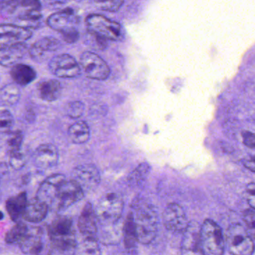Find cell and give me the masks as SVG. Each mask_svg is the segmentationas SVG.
I'll list each match as a JSON object with an SVG mask.
<instances>
[{
	"mask_svg": "<svg viewBox=\"0 0 255 255\" xmlns=\"http://www.w3.org/2000/svg\"><path fill=\"white\" fill-rule=\"evenodd\" d=\"M50 246L60 252H68L77 246L73 220L66 216H57L47 227Z\"/></svg>",
	"mask_w": 255,
	"mask_h": 255,
	"instance_id": "6da1fadb",
	"label": "cell"
},
{
	"mask_svg": "<svg viewBox=\"0 0 255 255\" xmlns=\"http://www.w3.org/2000/svg\"><path fill=\"white\" fill-rule=\"evenodd\" d=\"M138 243L147 245L151 243L158 231V215L156 208L150 204H141L134 216Z\"/></svg>",
	"mask_w": 255,
	"mask_h": 255,
	"instance_id": "7a4b0ae2",
	"label": "cell"
},
{
	"mask_svg": "<svg viewBox=\"0 0 255 255\" xmlns=\"http://www.w3.org/2000/svg\"><path fill=\"white\" fill-rule=\"evenodd\" d=\"M201 254L221 255L225 250V240L220 227L211 219H206L200 228Z\"/></svg>",
	"mask_w": 255,
	"mask_h": 255,
	"instance_id": "3957f363",
	"label": "cell"
},
{
	"mask_svg": "<svg viewBox=\"0 0 255 255\" xmlns=\"http://www.w3.org/2000/svg\"><path fill=\"white\" fill-rule=\"evenodd\" d=\"M88 32L109 41H120L125 38V30L120 23L102 14H91L86 19Z\"/></svg>",
	"mask_w": 255,
	"mask_h": 255,
	"instance_id": "277c9868",
	"label": "cell"
},
{
	"mask_svg": "<svg viewBox=\"0 0 255 255\" xmlns=\"http://www.w3.org/2000/svg\"><path fill=\"white\" fill-rule=\"evenodd\" d=\"M124 201L119 194L107 193L101 197L95 207L98 222L101 225H113L119 222L123 213Z\"/></svg>",
	"mask_w": 255,
	"mask_h": 255,
	"instance_id": "5b68a950",
	"label": "cell"
},
{
	"mask_svg": "<svg viewBox=\"0 0 255 255\" xmlns=\"http://www.w3.org/2000/svg\"><path fill=\"white\" fill-rule=\"evenodd\" d=\"M229 252L235 255H250L254 253L255 244L246 228L234 224L228 228L226 235Z\"/></svg>",
	"mask_w": 255,
	"mask_h": 255,
	"instance_id": "8992f818",
	"label": "cell"
},
{
	"mask_svg": "<svg viewBox=\"0 0 255 255\" xmlns=\"http://www.w3.org/2000/svg\"><path fill=\"white\" fill-rule=\"evenodd\" d=\"M80 64L88 78L103 81L110 77V67L107 62L95 53L86 51L80 56Z\"/></svg>",
	"mask_w": 255,
	"mask_h": 255,
	"instance_id": "52a82bcc",
	"label": "cell"
},
{
	"mask_svg": "<svg viewBox=\"0 0 255 255\" xmlns=\"http://www.w3.org/2000/svg\"><path fill=\"white\" fill-rule=\"evenodd\" d=\"M49 70L58 78H77L82 73L81 65L69 54L53 56L49 62Z\"/></svg>",
	"mask_w": 255,
	"mask_h": 255,
	"instance_id": "ba28073f",
	"label": "cell"
},
{
	"mask_svg": "<svg viewBox=\"0 0 255 255\" xmlns=\"http://www.w3.org/2000/svg\"><path fill=\"white\" fill-rule=\"evenodd\" d=\"M73 180L77 181L85 192L95 190L101 181L99 170L93 164H83L77 165L73 170Z\"/></svg>",
	"mask_w": 255,
	"mask_h": 255,
	"instance_id": "9c48e42d",
	"label": "cell"
},
{
	"mask_svg": "<svg viewBox=\"0 0 255 255\" xmlns=\"http://www.w3.org/2000/svg\"><path fill=\"white\" fill-rule=\"evenodd\" d=\"M85 192L75 180H65L59 188L56 198V208L59 211L66 210L84 198Z\"/></svg>",
	"mask_w": 255,
	"mask_h": 255,
	"instance_id": "30bf717a",
	"label": "cell"
},
{
	"mask_svg": "<svg viewBox=\"0 0 255 255\" xmlns=\"http://www.w3.org/2000/svg\"><path fill=\"white\" fill-rule=\"evenodd\" d=\"M62 44L57 38L53 37H44L35 41L29 49L31 59L37 63H43L53 58L52 55L59 51Z\"/></svg>",
	"mask_w": 255,
	"mask_h": 255,
	"instance_id": "8fae6325",
	"label": "cell"
},
{
	"mask_svg": "<svg viewBox=\"0 0 255 255\" xmlns=\"http://www.w3.org/2000/svg\"><path fill=\"white\" fill-rule=\"evenodd\" d=\"M32 31L19 25L2 23L0 27V49L24 43L32 37Z\"/></svg>",
	"mask_w": 255,
	"mask_h": 255,
	"instance_id": "7c38bea8",
	"label": "cell"
},
{
	"mask_svg": "<svg viewBox=\"0 0 255 255\" xmlns=\"http://www.w3.org/2000/svg\"><path fill=\"white\" fill-rule=\"evenodd\" d=\"M163 222L165 228L172 232H183L189 225L183 207L175 203L168 204L165 207Z\"/></svg>",
	"mask_w": 255,
	"mask_h": 255,
	"instance_id": "4fadbf2b",
	"label": "cell"
},
{
	"mask_svg": "<svg viewBox=\"0 0 255 255\" xmlns=\"http://www.w3.org/2000/svg\"><path fill=\"white\" fill-rule=\"evenodd\" d=\"M66 177L62 174H54L49 176L40 185L36 197L47 203L49 206L56 204L58 192Z\"/></svg>",
	"mask_w": 255,
	"mask_h": 255,
	"instance_id": "5bb4252c",
	"label": "cell"
},
{
	"mask_svg": "<svg viewBox=\"0 0 255 255\" xmlns=\"http://www.w3.org/2000/svg\"><path fill=\"white\" fill-rule=\"evenodd\" d=\"M80 21V17L75 11L72 8H67L49 16L47 23L50 29L60 33L62 31L77 28Z\"/></svg>",
	"mask_w": 255,
	"mask_h": 255,
	"instance_id": "9a60e30c",
	"label": "cell"
},
{
	"mask_svg": "<svg viewBox=\"0 0 255 255\" xmlns=\"http://www.w3.org/2000/svg\"><path fill=\"white\" fill-rule=\"evenodd\" d=\"M59 154L57 147L53 144H43L38 146L33 155L35 166L40 169L53 168L59 162Z\"/></svg>",
	"mask_w": 255,
	"mask_h": 255,
	"instance_id": "2e32d148",
	"label": "cell"
},
{
	"mask_svg": "<svg viewBox=\"0 0 255 255\" xmlns=\"http://www.w3.org/2000/svg\"><path fill=\"white\" fill-rule=\"evenodd\" d=\"M19 247L26 255H38L43 250L42 231L40 228H31L18 243Z\"/></svg>",
	"mask_w": 255,
	"mask_h": 255,
	"instance_id": "e0dca14e",
	"label": "cell"
},
{
	"mask_svg": "<svg viewBox=\"0 0 255 255\" xmlns=\"http://www.w3.org/2000/svg\"><path fill=\"white\" fill-rule=\"evenodd\" d=\"M98 217L90 202L86 203L78 220V228L83 235L95 237L98 233Z\"/></svg>",
	"mask_w": 255,
	"mask_h": 255,
	"instance_id": "ac0fdd59",
	"label": "cell"
},
{
	"mask_svg": "<svg viewBox=\"0 0 255 255\" xmlns=\"http://www.w3.org/2000/svg\"><path fill=\"white\" fill-rule=\"evenodd\" d=\"M48 210V204L35 197L28 201L23 218L27 222L38 223L47 217Z\"/></svg>",
	"mask_w": 255,
	"mask_h": 255,
	"instance_id": "d6986e66",
	"label": "cell"
},
{
	"mask_svg": "<svg viewBox=\"0 0 255 255\" xmlns=\"http://www.w3.org/2000/svg\"><path fill=\"white\" fill-rule=\"evenodd\" d=\"M28 51L25 43L13 44L0 49V64L3 67L12 66L21 60Z\"/></svg>",
	"mask_w": 255,
	"mask_h": 255,
	"instance_id": "ffe728a7",
	"label": "cell"
},
{
	"mask_svg": "<svg viewBox=\"0 0 255 255\" xmlns=\"http://www.w3.org/2000/svg\"><path fill=\"white\" fill-rule=\"evenodd\" d=\"M200 228L198 225L189 224L183 231V241L181 244L182 252L184 254L201 253L200 247Z\"/></svg>",
	"mask_w": 255,
	"mask_h": 255,
	"instance_id": "44dd1931",
	"label": "cell"
},
{
	"mask_svg": "<svg viewBox=\"0 0 255 255\" xmlns=\"http://www.w3.org/2000/svg\"><path fill=\"white\" fill-rule=\"evenodd\" d=\"M38 95L41 100L47 102L56 101L60 98L62 86L57 80H44L40 81L37 86Z\"/></svg>",
	"mask_w": 255,
	"mask_h": 255,
	"instance_id": "7402d4cb",
	"label": "cell"
},
{
	"mask_svg": "<svg viewBox=\"0 0 255 255\" xmlns=\"http://www.w3.org/2000/svg\"><path fill=\"white\" fill-rule=\"evenodd\" d=\"M10 75L16 84L26 86L36 79L37 72L30 65L25 64H16L13 65Z\"/></svg>",
	"mask_w": 255,
	"mask_h": 255,
	"instance_id": "603a6c76",
	"label": "cell"
},
{
	"mask_svg": "<svg viewBox=\"0 0 255 255\" xmlns=\"http://www.w3.org/2000/svg\"><path fill=\"white\" fill-rule=\"evenodd\" d=\"M27 195L26 192H22L15 196L11 197L5 202L6 210L13 222H17L23 217V213L27 205Z\"/></svg>",
	"mask_w": 255,
	"mask_h": 255,
	"instance_id": "cb8c5ba5",
	"label": "cell"
},
{
	"mask_svg": "<svg viewBox=\"0 0 255 255\" xmlns=\"http://www.w3.org/2000/svg\"><path fill=\"white\" fill-rule=\"evenodd\" d=\"M90 128L86 122L80 121L71 125L68 129V136L74 144H85L90 138Z\"/></svg>",
	"mask_w": 255,
	"mask_h": 255,
	"instance_id": "d4e9b609",
	"label": "cell"
},
{
	"mask_svg": "<svg viewBox=\"0 0 255 255\" xmlns=\"http://www.w3.org/2000/svg\"><path fill=\"white\" fill-rule=\"evenodd\" d=\"M123 234L125 248L127 250L130 251L131 253H132V251L135 250L136 247L138 240H137L136 232H135L134 215L132 213H129L127 216L125 225H124Z\"/></svg>",
	"mask_w": 255,
	"mask_h": 255,
	"instance_id": "484cf974",
	"label": "cell"
},
{
	"mask_svg": "<svg viewBox=\"0 0 255 255\" xmlns=\"http://www.w3.org/2000/svg\"><path fill=\"white\" fill-rule=\"evenodd\" d=\"M20 91L17 84L9 83L1 89L0 100L1 104L6 107H14L20 101Z\"/></svg>",
	"mask_w": 255,
	"mask_h": 255,
	"instance_id": "4316f807",
	"label": "cell"
},
{
	"mask_svg": "<svg viewBox=\"0 0 255 255\" xmlns=\"http://www.w3.org/2000/svg\"><path fill=\"white\" fill-rule=\"evenodd\" d=\"M42 15L39 10H29L23 11L17 16V25L27 28V29H37L41 26V19Z\"/></svg>",
	"mask_w": 255,
	"mask_h": 255,
	"instance_id": "83f0119b",
	"label": "cell"
},
{
	"mask_svg": "<svg viewBox=\"0 0 255 255\" xmlns=\"http://www.w3.org/2000/svg\"><path fill=\"white\" fill-rule=\"evenodd\" d=\"M150 172V165L147 162H141L128 176V184L130 187L141 186L144 183Z\"/></svg>",
	"mask_w": 255,
	"mask_h": 255,
	"instance_id": "f1b7e54d",
	"label": "cell"
},
{
	"mask_svg": "<svg viewBox=\"0 0 255 255\" xmlns=\"http://www.w3.org/2000/svg\"><path fill=\"white\" fill-rule=\"evenodd\" d=\"M27 225L23 222H19L11 228L5 234V241L7 244H16L18 243L22 237L26 234L28 231Z\"/></svg>",
	"mask_w": 255,
	"mask_h": 255,
	"instance_id": "f546056e",
	"label": "cell"
},
{
	"mask_svg": "<svg viewBox=\"0 0 255 255\" xmlns=\"http://www.w3.org/2000/svg\"><path fill=\"white\" fill-rule=\"evenodd\" d=\"M125 0H92L95 6L101 11L116 12L122 8Z\"/></svg>",
	"mask_w": 255,
	"mask_h": 255,
	"instance_id": "4dcf8cb0",
	"label": "cell"
},
{
	"mask_svg": "<svg viewBox=\"0 0 255 255\" xmlns=\"http://www.w3.org/2000/svg\"><path fill=\"white\" fill-rule=\"evenodd\" d=\"M79 249L80 253L88 255H98L101 254L99 244L95 237H87L86 240L81 243Z\"/></svg>",
	"mask_w": 255,
	"mask_h": 255,
	"instance_id": "1f68e13d",
	"label": "cell"
},
{
	"mask_svg": "<svg viewBox=\"0 0 255 255\" xmlns=\"http://www.w3.org/2000/svg\"><path fill=\"white\" fill-rule=\"evenodd\" d=\"M7 145L9 147V152L20 151L23 141V134L20 130L13 131L7 133Z\"/></svg>",
	"mask_w": 255,
	"mask_h": 255,
	"instance_id": "d6a6232c",
	"label": "cell"
},
{
	"mask_svg": "<svg viewBox=\"0 0 255 255\" xmlns=\"http://www.w3.org/2000/svg\"><path fill=\"white\" fill-rule=\"evenodd\" d=\"M109 40L101 38L95 34L88 32V35L86 37V44L98 50H104L108 47Z\"/></svg>",
	"mask_w": 255,
	"mask_h": 255,
	"instance_id": "836d02e7",
	"label": "cell"
},
{
	"mask_svg": "<svg viewBox=\"0 0 255 255\" xmlns=\"http://www.w3.org/2000/svg\"><path fill=\"white\" fill-rule=\"evenodd\" d=\"M243 221L249 235L255 240V210L247 209L243 213Z\"/></svg>",
	"mask_w": 255,
	"mask_h": 255,
	"instance_id": "e575fe53",
	"label": "cell"
},
{
	"mask_svg": "<svg viewBox=\"0 0 255 255\" xmlns=\"http://www.w3.org/2000/svg\"><path fill=\"white\" fill-rule=\"evenodd\" d=\"M0 129L2 133H8L11 132V128L14 126V120L12 115L8 110H2L0 116Z\"/></svg>",
	"mask_w": 255,
	"mask_h": 255,
	"instance_id": "d590c367",
	"label": "cell"
},
{
	"mask_svg": "<svg viewBox=\"0 0 255 255\" xmlns=\"http://www.w3.org/2000/svg\"><path fill=\"white\" fill-rule=\"evenodd\" d=\"M85 112V105L81 101H73L67 106L66 114L71 119H79Z\"/></svg>",
	"mask_w": 255,
	"mask_h": 255,
	"instance_id": "8d00e7d4",
	"label": "cell"
},
{
	"mask_svg": "<svg viewBox=\"0 0 255 255\" xmlns=\"http://www.w3.org/2000/svg\"><path fill=\"white\" fill-rule=\"evenodd\" d=\"M25 159L20 151L9 152V164L14 170H20L25 166Z\"/></svg>",
	"mask_w": 255,
	"mask_h": 255,
	"instance_id": "74e56055",
	"label": "cell"
},
{
	"mask_svg": "<svg viewBox=\"0 0 255 255\" xmlns=\"http://www.w3.org/2000/svg\"><path fill=\"white\" fill-rule=\"evenodd\" d=\"M23 8L24 11L29 10H39L41 9V4L39 0H17V10L19 8Z\"/></svg>",
	"mask_w": 255,
	"mask_h": 255,
	"instance_id": "f35d334b",
	"label": "cell"
},
{
	"mask_svg": "<svg viewBox=\"0 0 255 255\" xmlns=\"http://www.w3.org/2000/svg\"><path fill=\"white\" fill-rule=\"evenodd\" d=\"M60 34L62 35L64 41L69 44H75L76 42H77L80 35L77 28H72V29L62 31Z\"/></svg>",
	"mask_w": 255,
	"mask_h": 255,
	"instance_id": "ab89813d",
	"label": "cell"
},
{
	"mask_svg": "<svg viewBox=\"0 0 255 255\" xmlns=\"http://www.w3.org/2000/svg\"><path fill=\"white\" fill-rule=\"evenodd\" d=\"M1 1V11H5L8 14H13L17 11V0H0Z\"/></svg>",
	"mask_w": 255,
	"mask_h": 255,
	"instance_id": "60d3db41",
	"label": "cell"
},
{
	"mask_svg": "<svg viewBox=\"0 0 255 255\" xmlns=\"http://www.w3.org/2000/svg\"><path fill=\"white\" fill-rule=\"evenodd\" d=\"M246 198L252 208L255 210V183H249L246 186Z\"/></svg>",
	"mask_w": 255,
	"mask_h": 255,
	"instance_id": "b9f144b4",
	"label": "cell"
},
{
	"mask_svg": "<svg viewBox=\"0 0 255 255\" xmlns=\"http://www.w3.org/2000/svg\"><path fill=\"white\" fill-rule=\"evenodd\" d=\"M243 140L246 147L255 149V133L251 132H243Z\"/></svg>",
	"mask_w": 255,
	"mask_h": 255,
	"instance_id": "7bdbcfd3",
	"label": "cell"
},
{
	"mask_svg": "<svg viewBox=\"0 0 255 255\" xmlns=\"http://www.w3.org/2000/svg\"><path fill=\"white\" fill-rule=\"evenodd\" d=\"M243 164L247 169L255 173V156H246L243 159Z\"/></svg>",
	"mask_w": 255,
	"mask_h": 255,
	"instance_id": "ee69618b",
	"label": "cell"
},
{
	"mask_svg": "<svg viewBox=\"0 0 255 255\" xmlns=\"http://www.w3.org/2000/svg\"><path fill=\"white\" fill-rule=\"evenodd\" d=\"M45 2L50 5H62L67 3L68 0H45Z\"/></svg>",
	"mask_w": 255,
	"mask_h": 255,
	"instance_id": "f6af8a7d",
	"label": "cell"
}]
</instances>
